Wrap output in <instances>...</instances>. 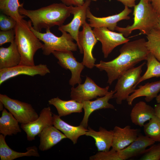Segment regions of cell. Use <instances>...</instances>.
<instances>
[{
	"instance_id": "cell-1",
	"label": "cell",
	"mask_w": 160,
	"mask_h": 160,
	"mask_svg": "<svg viewBox=\"0 0 160 160\" xmlns=\"http://www.w3.org/2000/svg\"><path fill=\"white\" fill-rule=\"evenodd\" d=\"M143 38L124 44L119 49L120 54L113 60L107 62L100 60L95 66L107 73V83L110 85L128 70L140 62L146 60L149 53Z\"/></svg>"
},
{
	"instance_id": "cell-2",
	"label": "cell",
	"mask_w": 160,
	"mask_h": 160,
	"mask_svg": "<svg viewBox=\"0 0 160 160\" xmlns=\"http://www.w3.org/2000/svg\"><path fill=\"white\" fill-rule=\"evenodd\" d=\"M72 6L63 3H53L36 10H28L23 7L19 9L20 14L27 17L31 21L33 28L41 32L42 29H49L63 24L71 14Z\"/></svg>"
},
{
	"instance_id": "cell-3",
	"label": "cell",
	"mask_w": 160,
	"mask_h": 160,
	"mask_svg": "<svg viewBox=\"0 0 160 160\" xmlns=\"http://www.w3.org/2000/svg\"><path fill=\"white\" fill-rule=\"evenodd\" d=\"M31 20L27 21L23 19L17 22L15 28V41L21 56L19 65H35L34 57L37 51L42 48L43 44L31 30Z\"/></svg>"
},
{
	"instance_id": "cell-4",
	"label": "cell",
	"mask_w": 160,
	"mask_h": 160,
	"mask_svg": "<svg viewBox=\"0 0 160 160\" xmlns=\"http://www.w3.org/2000/svg\"><path fill=\"white\" fill-rule=\"evenodd\" d=\"M148 0H140L134 7L133 22L125 27L117 26L116 31L128 37L133 31L139 30L141 34L147 35L155 28L160 18Z\"/></svg>"
},
{
	"instance_id": "cell-5",
	"label": "cell",
	"mask_w": 160,
	"mask_h": 160,
	"mask_svg": "<svg viewBox=\"0 0 160 160\" xmlns=\"http://www.w3.org/2000/svg\"><path fill=\"white\" fill-rule=\"evenodd\" d=\"M29 27L36 36L43 42L41 49L44 55H49L54 51L75 52L77 50V43L74 42L73 39L66 32L61 31L62 35L58 37L52 33L49 29H46L45 33L35 30L32 25L31 21Z\"/></svg>"
},
{
	"instance_id": "cell-6",
	"label": "cell",
	"mask_w": 160,
	"mask_h": 160,
	"mask_svg": "<svg viewBox=\"0 0 160 160\" xmlns=\"http://www.w3.org/2000/svg\"><path fill=\"white\" fill-rule=\"evenodd\" d=\"M144 62L139 66L134 67L126 71L117 79L115 87L113 98L117 104H121L135 89L137 84L141 77Z\"/></svg>"
},
{
	"instance_id": "cell-7",
	"label": "cell",
	"mask_w": 160,
	"mask_h": 160,
	"mask_svg": "<svg viewBox=\"0 0 160 160\" xmlns=\"http://www.w3.org/2000/svg\"><path fill=\"white\" fill-rule=\"evenodd\" d=\"M0 101L21 124L33 121L39 115L31 104L10 98L7 95L0 94Z\"/></svg>"
},
{
	"instance_id": "cell-8",
	"label": "cell",
	"mask_w": 160,
	"mask_h": 160,
	"mask_svg": "<svg viewBox=\"0 0 160 160\" xmlns=\"http://www.w3.org/2000/svg\"><path fill=\"white\" fill-rule=\"evenodd\" d=\"M109 88L108 86L104 88L99 86L90 77L87 76L83 84H79L76 87H71L70 97L71 99L82 103L106 95L109 92Z\"/></svg>"
},
{
	"instance_id": "cell-9",
	"label": "cell",
	"mask_w": 160,
	"mask_h": 160,
	"mask_svg": "<svg viewBox=\"0 0 160 160\" xmlns=\"http://www.w3.org/2000/svg\"><path fill=\"white\" fill-rule=\"evenodd\" d=\"M91 0H86L83 4L79 6H72L71 14L73 15L72 21L69 23L59 27L58 30L68 33L76 41L80 52L83 53L82 49L79 41V34L80 27L86 22L87 11Z\"/></svg>"
},
{
	"instance_id": "cell-10",
	"label": "cell",
	"mask_w": 160,
	"mask_h": 160,
	"mask_svg": "<svg viewBox=\"0 0 160 160\" xmlns=\"http://www.w3.org/2000/svg\"><path fill=\"white\" fill-rule=\"evenodd\" d=\"M93 30L96 37L101 44L102 52L105 58L108 56L115 47L129 41L122 33L106 28H94Z\"/></svg>"
},
{
	"instance_id": "cell-11",
	"label": "cell",
	"mask_w": 160,
	"mask_h": 160,
	"mask_svg": "<svg viewBox=\"0 0 160 160\" xmlns=\"http://www.w3.org/2000/svg\"><path fill=\"white\" fill-rule=\"evenodd\" d=\"M82 27V30L79 31V43L83 51L82 63L84 66L92 69L95 66L96 60L93 55L92 50L98 40L89 23L86 22Z\"/></svg>"
},
{
	"instance_id": "cell-12",
	"label": "cell",
	"mask_w": 160,
	"mask_h": 160,
	"mask_svg": "<svg viewBox=\"0 0 160 160\" xmlns=\"http://www.w3.org/2000/svg\"><path fill=\"white\" fill-rule=\"evenodd\" d=\"M52 54L58 60L57 63L63 68L69 70L71 76L69 81V84L74 87L82 82L81 74L84 66L78 62L71 51H54Z\"/></svg>"
},
{
	"instance_id": "cell-13",
	"label": "cell",
	"mask_w": 160,
	"mask_h": 160,
	"mask_svg": "<svg viewBox=\"0 0 160 160\" xmlns=\"http://www.w3.org/2000/svg\"><path fill=\"white\" fill-rule=\"evenodd\" d=\"M132 12L131 9L125 6L124 10L118 14L106 17H97L92 14L89 7L87 10V17L91 28L105 27L114 31L119 22L130 19V17L129 15Z\"/></svg>"
},
{
	"instance_id": "cell-14",
	"label": "cell",
	"mask_w": 160,
	"mask_h": 160,
	"mask_svg": "<svg viewBox=\"0 0 160 160\" xmlns=\"http://www.w3.org/2000/svg\"><path fill=\"white\" fill-rule=\"evenodd\" d=\"M53 125V114L49 107L43 108L38 118L26 124H21L20 127L26 134L27 140L31 141L46 127Z\"/></svg>"
},
{
	"instance_id": "cell-15",
	"label": "cell",
	"mask_w": 160,
	"mask_h": 160,
	"mask_svg": "<svg viewBox=\"0 0 160 160\" xmlns=\"http://www.w3.org/2000/svg\"><path fill=\"white\" fill-rule=\"evenodd\" d=\"M50 73V71L45 64L27 66L19 65L16 66L0 69V85L7 80L20 75L34 76L39 75L44 76Z\"/></svg>"
},
{
	"instance_id": "cell-16",
	"label": "cell",
	"mask_w": 160,
	"mask_h": 160,
	"mask_svg": "<svg viewBox=\"0 0 160 160\" xmlns=\"http://www.w3.org/2000/svg\"><path fill=\"white\" fill-rule=\"evenodd\" d=\"M113 131L112 147L117 151L124 148L134 141L139 132L138 129H132L129 125L124 128L116 126Z\"/></svg>"
},
{
	"instance_id": "cell-17",
	"label": "cell",
	"mask_w": 160,
	"mask_h": 160,
	"mask_svg": "<svg viewBox=\"0 0 160 160\" xmlns=\"http://www.w3.org/2000/svg\"><path fill=\"white\" fill-rule=\"evenodd\" d=\"M115 92L114 90H111L106 95L98 98L95 100L83 101L82 103L83 105L84 114L80 124L87 129L89 117L91 114L96 110L103 109H115L114 106L108 102L110 99L113 98Z\"/></svg>"
},
{
	"instance_id": "cell-18",
	"label": "cell",
	"mask_w": 160,
	"mask_h": 160,
	"mask_svg": "<svg viewBox=\"0 0 160 160\" xmlns=\"http://www.w3.org/2000/svg\"><path fill=\"white\" fill-rule=\"evenodd\" d=\"M155 143L154 141L145 135H140L130 145L118 152L121 160H125L143 154L147 148Z\"/></svg>"
},
{
	"instance_id": "cell-19",
	"label": "cell",
	"mask_w": 160,
	"mask_h": 160,
	"mask_svg": "<svg viewBox=\"0 0 160 160\" xmlns=\"http://www.w3.org/2000/svg\"><path fill=\"white\" fill-rule=\"evenodd\" d=\"M53 125L61 131L74 144L77 143L80 136L85 135L88 130L80 124L77 126L71 125L62 120L58 115L55 114H53Z\"/></svg>"
},
{
	"instance_id": "cell-20",
	"label": "cell",
	"mask_w": 160,
	"mask_h": 160,
	"mask_svg": "<svg viewBox=\"0 0 160 160\" xmlns=\"http://www.w3.org/2000/svg\"><path fill=\"white\" fill-rule=\"evenodd\" d=\"M155 115L154 108L143 101L137 103L132 108L130 117L134 124L143 127L145 123Z\"/></svg>"
},
{
	"instance_id": "cell-21",
	"label": "cell",
	"mask_w": 160,
	"mask_h": 160,
	"mask_svg": "<svg viewBox=\"0 0 160 160\" xmlns=\"http://www.w3.org/2000/svg\"><path fill=\"white\" fill-rule=\"evenodd\" d=\"M38 135L40 141L39 149L42 151L49 149L63 139L67 138L54 125L46 127Z\"/></svg>"
},
{
	"instance_id": "cell-22",
	"label": "cell",
	"mask_w": 160,
	"mask_h": 160,
	"mask_svg": "<svg viewBox=\"0 0 160 160\" xmlns=\"http://www.w3.org/2000/svg\"><path fill=\"white\" fill-rule=\"evenodd\" d=\"M21 56L15 41L7 47L0 48V69L17 66L21 61Z\"/></svg>"
},
{
	"instance_id": "cell-23",
	"label": "cell",
	"mask_w": 160,
	"mask_h": 160,
	"mask_svg": "<svg viewBox=\"0 0 160 160\" xmlns=\"http://www.w3.org/2000/svg\"><path fill=\"white\" fill-rule=\"evenodd\" d=\"M138 87L127 98L126 100L128 105H132L134 100L138 97H145V100L147 102L156 98L160 92V81L148 82Z\"/></svg>"
},
{
	"instance_id": "cell-24",
	"label": "cell",
	"mask_w": 160,
	"mask_h": 160,
	"mask_svg": "<svg viewBox=\"0 0 160 160\" xmlns=\"http://www.w3.org/2000/svg\"><path fill=\"white\" fill-rule=\"evenodd\" d=\"M5 136L0 135V157L1 160H13L23 156L39 157L38 148L34 146L27 148L25 152L15 151L10 148L7 144Z\"/></svg>"
},
{
	"instance_id": "cell-25",
	"label": "cell",
	"mask_w": 160,
	"mask_h": 160,
	"mask_svg": "<svg viewBox=\"0 0 160 160\" xmlns=\"http://www.w3.org/2000/svg\"><path fill=\"white\" fill-rule=\"evenodd\" d=\"M85 135L91 137L94 139L98 151H108L112 147L113 130H108L100 127L99 131H96L89 127Z\"/></svg>"
},
{
	"instance_id": "cell-26",
	"label": "cell",
	"mask_w": 160,
	"mask_h": 160,
	"mask_svg": "<svg viewBox=\"0 0 160 160\" xmlns=\"http://www.w3.org/2000/svg\"><path fill=\"white\" fill-rule=\"evenodd\" d=\"M49 105H54L56 108L58 115L65 116L72 113L81 112L83 109V104L71 99L64 100L58 97L53 98L48 101Z\"/></svg>"
},
{
	"instance_id": "cell-27",
	"label": "cell",
	"mask_w": 160,
	"mask_h": 160,
	"mask_svg": "<svg viewBox=\"0 0 160 160\" xmlns=\"http://www.w3.org/2000/svg\"><path fill=\"white\" fill-rule=\"evenodd\" d=\"M19 122L13 115L5 108L2 111L0 118V133L4 136L16 135L21 132Z\"/></svg>"
},
{
	"instance_id": "cell-28",
	"label": "cell",
	"mask_w": 160,
	"mask_h": 160,
	"mask_svg": "<svg viewBox=\"0 0 160 160\" xmlns=\"http://www.w3.org/2000/svg\"><path fill=\"white\" fill-rule=\"evenodd\" d=\"M19 0H0V9L2 13L9 16L17 22L22 21L26 16L20 15L19 8L23 7Z\"/></svg>"
},
{
	"instance_id": "cell-29",
	"label": "cell",
	"mask_w": 160,
	"mask_h": 160,
	"mask_svg": "<svg viewBox=\"0 0 160 160\" xmlns=\"http://www.w3.org/2000/svg\"><path fill=\"white\" fill-rule=\"evenodd\" d=\"M146 38V46L148 51L160 62V29L154 28Z\"/></svg>"
},
{
	"instance_id": "cell-30",
	"label": "cell",
	"mask_w": 160,
	"mask_h": 160,
	"mask_svg": "<svg viewBox=\"0 0 160 160\" xmlns=\"http://www.w3.org/2000/svg\"><path fill=\"white\" fill-rule=\"evenodd\" d=\"M147 69L141 76L137 85L141 82L154 77H160V62L151 53H149L147 58Z\"/></svg>"
},
{
	"instance_id": "cell-31",
	"label": "cell",
	"mask_w": 160,
	"mask_h": 160,
	"mask_svg": "<svg viewBox=\"0 0 160 160\" xmlns=\"http://www.w3.org/2000/svg\"><path fill=\"white\" fill-rule=\"evenodd\" d=\"M145 135L156 142H160V119L156 115L143 126Z\"/></svg>"
},
{
	"instance_id": "cell-32",
	"label": "cell",
	"mask_w": 160,
	"mask_h": 160,
	"mask_svg": "<svg viewBox=\"0 0 160 160\" xmlns=\"http://www.w3.org/2000/svg\"><path fill=\"white\" fill-rule=\"evenodd\" d=\"M90 160H122L118 151L112 148L108 151H100L89 157Z\"/></svg>"
},
{
	"instance_id": "cell-33",
	"label": "cell",
	"mask_w": 160,
	"mask_h": 160,
	"mask_svg": "<svg viewBox=\"0 0 160 160\" xmlns=\"http://www.w3.org/2000/svg\"><path fill=\"white\" fill-rule=\"evenodd\" d=\"M141 160H160V143L153 144L149 148L146 149Z\"/></svg>"
},
{
	"instance_id": "cell-34",
	"label": "cell",
	"mask_w": 160,
	"mask_h": 160,
	"mask_svg": "<svg viewBox=\"0 0 160 160\" xmlns=\"http://www.w3.org/2000/svg\"><path fill=\"white\" fill-rule=\"evenodd\" d=\"M17 22L12 18L3 13L0 15V28L5 31L15 29Z\"/></svg>"
},
{
	"instance_id": "cell-35",
	"label": "cell",
	"mask_w": 160,
	"mask_h": 160,
	"mask_svg": "<svg viewBox=\"0 0 160 160\" xmlns=\"http://www.w3.org/2000/svg\"><path fill=\"white\" fill-rule=\"evenodd\" d=\"M15 39V29L0 31V46L7 43L14 41Z\"/></svg>"
},
{
	"instance_id": "cell-36",
	"label": "cell",
	"mask_w": 160,
	"mask_h": 160,
	"mask_svg": "<svg viewBox=\"0 0 160 160\" xmlns=\"http://www.w3.org/2000/svg\"><path fill=\"white\" fill-rule=\"evenodd\" d=\"M62 2L67 6H79L82 5L86 0H60ZM96 1L97 0H91Z\"/></svg>"
},
{
	"instance_id": "cell-37",
	"label": "cell",
	"mask_w": 160,
	"mask_h": 160,
	"mask_svg": "<svg viewBox=\"0 0 160 160\" xmlns=\"http://www.w3.org/2000/svg\"><path fill=\"white\" fill-rule=\"evenodd\" d=\"M151 2L153 9L160 18V0H152Z\"/></svg>"
},
{
	"instance_id": "cell-38",
	"label": "cell",
	"mask_w": 160,
	"mask_h": 160,
	"mask_svg": "<svg viewBox=\"0 0 160 160\" xmlns=\"http://www.w3.org/2000/svg\"><path fill=\"white\" fill-rule=\"evenodd\" d=\"M121 3L124 6L128 7H134L135 5V1L137 0H117Z\"/></svg>"
},
{
	"instance_id": "cell-39",
	"label": "cell",
	"mask_w": 160,
	"mask_h": 160,
	"mask_svg": "<svg viewBox=\"0 0 160 160\" xmlns=\"http://www.w3.org/2000/svg\"><path fill=\"white\" fill-rule=\"evenodd\" d=\"M154 108L155 115L160 119V104L158 103L155 105Z\"/></svg>"
},
{
	"instance_id": "cell-40",
	"label": "cell",
	"mask_w": 160,
	"mask_h": 160,
	"mask_svg": "<svg viewBox=\"0 0 160 160\" xmlns=\"http://www.w3.org/2000/svg\"><path fill=\"white\" fill-rule=\"evenodd\" d=\"M156 99L157 103L160 104V94L157 95Z\"/></svg>"
},
{
	"instance_id": "cell-41",
	"label": "cell",
	"mask_w": 160,
	"mask_h": 160,
	"mask_svg": "<svg viewBox=\"0 0 160 160\" xmlns=\"http://www.w3.org/2000/svg\"><path fill=\"white\" fill-rule=\"evenodd\" d=\"M4 105L3 103L0 101V111H2L4 109Z\"/></svg>"
},
{
	"instance_id": "cell-42",
	"label": "cell",
	"mask_w": 160,
	"mask_h": 160,
	"mask_svg": "<svg viewBox=\"0 0 160 160\" xmlns=\"http://www.w3.org/2000/svg\"><path fill=\"white\" fill-rule=\"evenodd\" d=\"M155 28L160 29V18L159 19L158 24H157Z\"/></svg>"
},
{
	"instance_id": "cell-43",
	"label": "cell",
	"mask_w": 160,
	"mask_h": 160,
	"mask_svg": "<svg viewBox=\"0 0 160 160\" xmlns=\"http://www.w3.org/2000/svg\"><path fill=\"white\" fill-rule=\"evenodd\" d=\"M148 0L149 1L151 2L152 0Z\"/></svg>"
}]
</instances>
